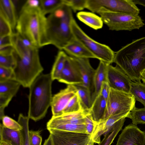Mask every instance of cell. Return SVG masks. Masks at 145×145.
Instances as JSON below:
<instances>
[{"label": "cell", "mask_w": 145, "mask_h": 145, "mask_svg": "<svg viewBox=\"0 0 145 145\" xmlns=\"http://www.w3.org/2000/svg\"><path fill=\"white\" fill-rule=\"evenodd\" d=\"M13 29L8 21L0 14V37L11 35Z\"/></svg>", "instance_id": "34"}, {"label": "cell", "mask_w": 145, "mask_h": 145, "mask_svg": "<svg viewBox=\"0 0 145 145\" xmlns=\"http://www.w3.org/2000/svg\"><path fill=\"white\" fill-rule=\"evenodd\" d=\"M46 20L40 8H21L18 16L16 32L38 48L48 45Z\"/></svg>", "instance_id": "3"}, {"label": "cell", "mask_w": 145, "mask_h": 145, "mask_svg": "<svg viewBox=\"0 0 145 145\" xmlns=\"http://www.w3.org/2000/svg\"><path fill=\"white\" fill-rule=\"evenodd\" d=\"M15 60L13 54L10 55L0 54V66L13 69Z\"/></svg>", "instance_id": "36"}, {"label": "cell", "mask_w": 145, "mask_h": 145, "mask_svg": "<svg viewBox=\"0 0 145 145\" xmlns=\"http://www.w3.org/2000/svg\"><path fill=\"white\" fill-rule=\"evenodd\" d=\"M52 80L50 73L40 74L29 88L28 116L37 121L43 118L51 106Z\"/></svg>", "instance_id": "4"}, {"label": "cell", "mask_w": 145, "mask_h": 145, "mask_svg": "<svg viewBox=\"0 0 145 145\" xmlns=\"http://www.w3.org/2000/svg\"><path fill=\"white\" fill-rule=\"evenodd\" d=\"M136 4L142 5L145 7V0H133Z\"/></svg>", "instance_id": "44"}, {"label": "cell", "mask_w": 145, "mask_h": 145, "mask_svg": "<svg viewBox=\"0 0 145 145\" xmlns=\"http://www.w3.org/2000/svg\"><path fill=\"white\" fill-rule=\"evenodd\" d=\"M88 113V112L83 111L63 114L58 116H52L49 121L52 122L67 124H85V118Z\"/></svg>", "instance_id": "20"}, {"label": "cell", "mask_w": 145, "mask_h": 145, "mask_svg": "<svg viewBox=\"0 0 145 145\" xmlns=\"http://www.w3.org/2000/svg\"><path fill=\"white\" fill-rule=\"evenodd\" d=\"M73 19L72 10L64 3L46 17V35L48 45L63 50L74 39L71 28Z\"/></svg>", "instance_id": "1"}, {"label": "cell", "mask_w": 145, "mask_h": 145, "mask_svg": "<svg viewBox=\"0 0 145 145\" xmlns=\"http://www.w3.org/2000/svg\"><path fill=\"white\" fill-rule=\"evenodd\" d=\"M14 79L13 69L0 66V81Z\"/></svg>", "instance_id": "37"}, {"label": "cell", "mask_w": 145, "mask_h": 145, "mask_svg": "<svg viewBox=\"0 0 145 145\" xmlns=\"http://www.w3.org/2000/svg\"><path fill=\"white\" fill-rule=\"evenodd\" d=\"M41 131L30 130L29 132L30 145H41L42 138Z\"/></svg>", "instance_id": "38"}, {"label": "cell", "mask_w": 145, "mask_h": 145, "mask_svg": "<svg viewBox=\"0 0 145 145\" xmlns=\"http://www.w3.org/2000/svg\"><path fill=\"white\" fill-rule=\"evenodd\" d=\"M9 145H22V137L20 130L10 129L0 125V142Z\"/></svg>", "instance_id": "21"}, {"label": "cell", "mask_w": 145, "mask_h": 145, "mask_svg": "<svg viewBox=\"0 0 145 145\" xmlns=\"http://www.w3.org/2000/svg\"><path fill=\"white\" fill-rule=\"evenodd\" d=\"M57 80L68 85L82 84V80L75 58L67 56Z\"/></svg>", "instance_id": "13"}, {"label": "cell", "mask_w": 145, "mask_h": 145, "mask_svg": "<svg viewBox=\"0 0 145 145\" xmlns=\"http://www.w3.org/2000/svg\"><path fill=\"white\" fill-rule=\"evenodd\" d=\"M108 65L103 61H100L96 69L93 79L94 91L91 96L92 103L99 94L103 82L107 81V70Z\"/></svg>", "instance_id": "19"}, {"label": "cell", "mask_w": 145, "mask_h": 145, "mask_svg": "<svg viewBox=\"0 0 145 145\" xmlns=\"http://www.w3.org/2000/svg\"><path fill=\"white\" fill-rule=\"evenodd\" d=\"M3 126L10 129L21 130L22 129V126L17 121L7 116H5L2 118Z\"/></svg>", "instance_id": "35"}, {"label": "cell", "mask_w": 145, "mask_h": 145, "mask_svg": "<svg viewBox=\"0 0 145 145\" xmlns=\"http://www.w3.org/2000/svg\"><path fill=\"white\" fill-rule=\"evenodd\" d=\"M85 123L87 133L92 135L95 128L96 122L94 121L89 112L86 116Z\"/></svg>", "instance_id": "39"}, {"label": "cell", "mask_w": 145, "mask_h": 145, "mask_svg": "<svg viewBox=\"0 0 145 145\" xmlns=\"http://www.w3.org/2000/svg\"><path fill=\"white\" fill-rule=\"evenodd\" d=\"M12 45L11 35L0 37V47Z\"/></svg>", "instance_id": "43"}, {"label": "cell", "mask_w": 145, "mask_h": 145, "mask_svg": "<svg viewBox=\"0 0 145 145\" xmlns=\"http://www.w3.org/2000/svg\"><path fill=\"white\" fill-rule=\"evenodd\" d=\"M103 23L112 31H131L139 29L145 25L143 20L138 15L111 12L103 8L97 12Z\"/></svg>", "instance_id": "6"}, {"label": "cell", "mask_w": 145, "mask_h": 145, "mask_svg": "<svg viewBox=\"0 0 145 145\" xmlns=\"http://www.w3.org/2000/svg\"><path fill=\"white\" fill-rule=\"evenodd\" d=\"M14 50L12 45L0 47V54L6 55L11 54Z\"/></svg>", "instance_id": "42"}, {"label": "cell", "mask_w": 145, "mask_h": 145, "mask_svg": "<svg viewBox=\"0 0 145 145\" xmlns=\"http://www.w3.org/2000/svg\"><path fill=\"white\" fill-rule=\"evenodd\" d=\"M29 118L20 114L18 117V122L22 126V128L20 130L22 137V145H30L29 134Z\"/></svg>", "instance_id": "29"}, {"label": "cell", "mask_w": 145, "mask_h": 145, "mask_svg": "<svg viewBox=\"0 0 145 145\" xmlns=\"http://www.w3.org/2000/svg\"><path fill=\"white\" fill-rule=\"evenodd\" d=\"M68 55L63 50L58 52L50 73L53 81L58 80L64 67Z\"/></svg>", "instance_id": "26"}, {"label": "cell", "mask_w": 145, "mask_h": 145, "mask_svg": "<svg viewBox=\"0 0 145 145\" xmlns=\"http://www.w3.org/2000/svg\"><path fill=\"white\" fill-rule=\"evenodd\" d=\"M14 79L22 86L29 88L44 70L40 59L38 48L34 47L19 51L14 50Z\"/></svg>", "instance_id": "5"}, {"label": "cell", "mask_w": 145, "mask_h": 145, "mask_svg": "<svg viewBox=\"0 0 145 145\" xmlns=\"http://www.w3.org/2000/svg\"><path fill=\"white\" fill-rule=\"evenodd\" d=\"M53 145H94L91 135L83 133L50 129Z\"/></svg>", "instance_id": "10"}, {"label": "cell", "mask_w": 145, "mask_h": 145, "mask_svg": "<svg viewBox=\"0 0 145 145\" xmlns=\"http://www.w3.org/2000/svg\"><path fill=\"white\" fill-rule=\"evenodd\" d=\"M77 90V93L80 99L83 109L89 112L92 103L91 94L89 89L82 84L74 85Z\"/></svg>", "instance_id": "27"}, {"label": "cell", "mask_w": 145, "mask_h": 145, "mask_svg": "<svg viewBox=\"0 0 145 145\" xmlns=\"http://www.w3.org/2000/svg\"><path fill=\"white\" fill-rule=\"evenodd\" d=\"M85 111L77 93L70 100L63 111V114H68Z\"/></svg>", "instance_id": "31"}, {"label": "cell", "mask_w": 145, "mask_h": 145, "mask_svg": "<svg viewBox=\"0 0 145 145\" xmlns=\"http://www.w3.org/2000/svg\"><path fill=\"white\" fill-rule=\"evenodd\" d=\"M145 132L133 123L126 126L119 135L116 145H145Z\"/></svg>", "instance_id": "14"}, {"label": "cell", "mask_w": 145, "mask_h": 145, "mask_svg": "<svg viewBox=\"0 0 145 145\" xmlns=\"http://www.w3.org/2000/svg\"><path fill=\"white\" fill-rule=\"evenodd\" d=\"M63 3V0H40V8L45 16L53 12Z\"/></svg>", "instance_id": "30"}, {"label": "cell", "mask_w": 145, "mask_h": 145, "mask_svg": "<svg viewBox=\"0 0 145 145\" xmlns=\"http://www.w3.org/2000/svg\"><path fill=\"white\" fill-rule=\"evenodd\" d=\"M76 16L80 21L95 30L103 26V22L101 17L92 12L80 11L77 13Z\"/></svg>", "instance_id": "23"}, {"label": "cell", "mask_w": 145, "mask_h": 145, "mask_svg": "<svg viewBox=\"0 0 145 145\" xmlns=\"http://www.w3.org/2000/svg\"><path fill=\"white\" fill-rule=\"evenodd\" d=\"M114 62L132 81H140L145 69V37L134 40L115 53Z\"/></svg>", "instance_id": "2"}, {"label": "cell", "mask_w": 145, "mask_h": 145, "mask_svg": "<svg viewBox=\"0 0 145 145\" xmlns=\"http://www.w3.org/2000/svg\"><path fill=\"white\" fill-rule=\"evenodd\" d=\"M107 80L111 88L130 93L132 81L130 78L117 65L115 67L110 64L108 65Z\"/></svg>", "instance_id": "11"}, {"label": "cell", "mask_w": 145, "mask_h": 145, "mask_svg": "<svg viewBox=\"0 0 145 145\" xmlns=\"http://www.w3.org/2000/svg\"><path fill=\"white\" fill-rule=\"evenodd\" d=\"M86 8L97 13L101 8L116 12L137 15L140 10L133 0H87Z\"/></svg>", "instance_id": "9"}, {"label": "cell", "mask_w": 145, "mask_h": 145, "mask_svg": "<svg viewBox=\"0 0 145 145\" xmlns=\"http://www.w3.org/2000/svg\"><path fill=\"white\" fill-rule=\"evenodd\" d=\"M87 0H63L64 4L67 5L74 12L86 8Z\"/></svg>", "instance_id": "33"}, {"label": "cell", "mask_w": 145, "mask_h": 145, "mask_svg": "<svg viewBox=\"0 0 145 145\" xmlns=\"http://www.w3.org/2000/svg\"><path fill=\"white\" fill-rule=\"evenodd\" d=\"M71 28L74 37L83 44L97 59L108 64L114 62V52L108 46L98 42L89 37L74 19L72 21Z\"/></svg>", "instance_id": "7"}, {"label": "cell", "mask_w": 145, "mask_h": 145, "mask_svg": "<svg viewBox=\"0 0 145 145\" xmlns=\"http://www.w3.org/2000/svg\"><path fill=\"white\" fill-rule=\"evenodd\" d=\"M110 87L107 81L103 82L99 95L102 96L106 101L108 97Z\"/></svg>", "instance_id": "40"}, {"label": "cell", "mask_w": 145, "mask_h": 145, "mask_svg": "<svg viewBox=\"0 0 145 145\" xmlns=\"http://www.w3.org/2000/svg\"><path fill=\"white\" fill-rule=\"evenodd\" d=\"M75 58L82 80V84L89 89L92 96L94 91L93 79L96 69L91 65L89 59Z\"/></svg>", "instance_id": "16"}, {"label": "cell", "mask_w": 145, "mask_h": 145, "mask_svg": "<svg viewBox=\"0 0 145 145\" xmlns=\"http://www.w3.org/2000/svg\"><path fill=\"white\" fill-rule=\"evenodd\" d=\"M77 93V90L74 85H68L66 88L53 96L50 106L52 116L63 114L69 102Z\"/></svg>", "instance_id": "12"}, {"label": "cell", "mask_w": 145, "mask_h": 145, "mask_svg": "<svg viewBox=\"0 0 145 145\" xmlns=\"http://www.w3.org/2000/svg\"><path fill=\"white\" fill-rule=\"evenodd\" d=\"M141 80L145 84V69L141 73Z\"/></svg>", "instance_id": "46"}, {"label": "cell", "mask_w": 145, "mask_h": 145, "mask_svg": "<svg viewBox=\"0 0 145 145\" xmlns=\"http://www.w3.org/2000/svg\"><path fill=\"white\" fill-rule=\"evenodd\" d=\"M48 129H55L64 131H73L88 133L85 124H76L56 123L49 120L46 124Z\"/></svg>", "instance_id": "24"}, {"label": "cell", "mask_w": 145, "mask_h": 145, "mask_svg": "<svg viewBox=\"0 0 145 145\" xmlns=\"http://www.w3.org/2000/svg\"><path fill=\"white\" fill-rule=\"evenodd\" d=\"M136 101L135 98L131 93L110 88L106 101L105 115L102 120L114 115L131 112L135 107Z\"/></svg>", "instance_id": "8"}, {"label": "cell", "mask_w": 145, "mask_h": 145, "mask_svg": "<svg viewBox=\"0 0 145 145\" xmlns=\"http://www.w3.org/2000/svg\"><path fill=\"white\" fill-rule=\"evenodd\" d=\"M43 145H53L51 138L50 135L45 140Z\"/></svg>", "instance_id": "45"}, {"label": "cell", "mask_w": 145, "mask_h": 145, "mask_svg": "<svg viewBox=\"0 0 145 145\" xmlns=\"http://www.w3.org/2000/svg\"><path fill=\"white\" fill-rule=\"evenodd\" d=\"M21 86L20 83L14 79L0 81V95L12 99Z\"/></svg>", "instance_id": "25"}, {"label": "cell", "mask_w": 145, "mask_h": 145, "mask_svg": "<svg viewBox=\"0 0 145 145\" xmlns=\"http://www.w3.org/2000/svg\"><path fill=\"white\" fill-rule=\"evenodd\" d=\"M130 93L137 101L143 105L145 108V84L140 81H131Z\"/></svg>", "instance_id": "28"}, {"label": "cell", "mask_w": 145, "mask_h": 145, "mask_svg": "<svg viewBox=\"0 0 145 145\" xmlns=\"http://www.w3.org/2000/svg\"><path fill=\"white\" fill-rule=\"evenodd\" d=\"M127 118H130L132 123L135 125L145 124V108H138L135 107L130 112Z\"/></svg>", "instance_id": "32"}, {"label": "cell", "mask_w": 145, "mask_h": 145, "mask_svg": "<svg viewBox=\"0 0 145 145\" xmlns=\"http://www.w3.org/2000/svg\"><path fill=\"white\" fill-rule=\"evenodd\" d=\"M0 14L9 23L13 30L16 29L18 17L13 1L0 0Z\"/></svg>", "instance_id": "18"}, {"label": "cell", "mask_w": 145, "mask_h": 145, "mask_svg": "<svg viewBox=\"0 0 145 145\" xmlns=\"http://www.w3.org/2000/svg\"><path fill=\"white\" fill-rule=\"evenodd\" d=\"M40 0H28L26 1L21 8H40Z\"/></svg>", "instance_id": "41"}, {"label": "cell", "mask_w": 145, "mask_h": 145, "mask_svg": "<svg viewBox=\"0 0 145 145\" xmlns=\"http://www.w3.org/2000/svg\"><path fill=\"white\" fill-rule=\"evenodd\" d=\"M0 145H9V144L3 142H0Z\"/></svg>", "instance_id": "47"}, {"label": "cell", "mask_w": 145, "mask_h": 145, "mask_svg": "<svg viewBox=\"0 0 145 145\" xmlns=\"http://www.w3.org/2000/svg\"><path fill=\"white\" fill-rule=\"evenodd\" d=\"M106 100L100 95L96 98L89 111L94 121L96 123L102 120L105 115Z\"/></svg>", "instance_id": "22"}, {"label": "cell", "mask_w": 145, "mask_h": 145, "mask_svg": "<svg viewBox=\"0 0 145 145\" xmlns=\"http://www.w3.org/2000/svg\"><path fill=\"white\" fill-rule=\"evenodd\" d=\"M130 112L121 113L112 115L108 118L96 123L91 138L94 143L100 144L101 137L112 131L117 122L121 119L127 118Z\"/></svg>", "instance_id": "15"}, {"label": "cell", "mask_w": 145, "mask_h": 145, "mask_svg": "<svg viewBox=\"0 0 145 145\" xmlns=\"http://www.w3.org/2000/svg\"><path fill=\"white\" fill-rule=\"evenodd\" d=\"M63 50L69 56L78 58H96V56L75 37L65 46Z\"/></svg>", "instance_id": "17"}]
</instances>
